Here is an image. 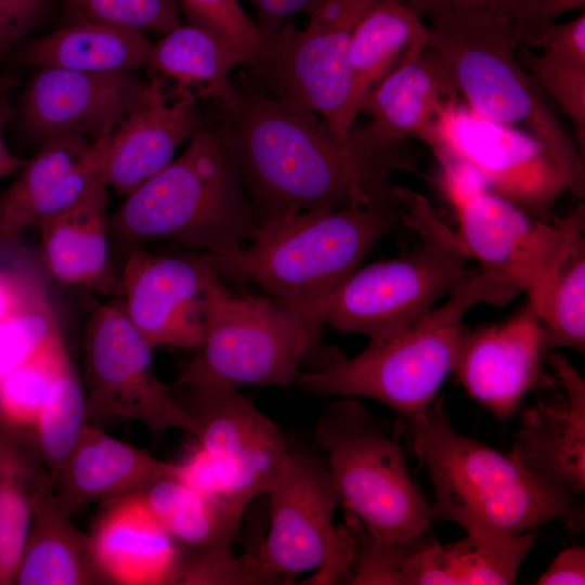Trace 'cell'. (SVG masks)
I'll return each instance as SVG.
<instances>
[{"mask_svg": "<svg viewBox=\"0 0 585 585\" xmlns=\"http://www.w3.org/2000/svg\"><path fill=\"white\" fill-rule=\"evenodd\" d=\"M219 110L236 144L240 174L259 226L315 209L399 210L391 174L413 169L404 142L367 126L341 138L315 113L238 81Z\"/></svg>", "mask_w": 585, "mask_h": 585, "instance_id": "cell-1", "label": "cell"}, {"mask_svg": "<svg viewBox=\"0 0 585 585\" xmlns=\"http://www.w3.org/2000/svg\"><path fill=\"white\" fill-rule=\"evenodd\" d=\"M108 226L110 242L128 252L169 240L208 255L219 272L231 264L259 222L224 115L203 117L184 153L127 195Z\"/></svg>", "mask_w": 585, "mask_h": 585, "instance_id": "cell-2", "label": "cell"}, {"mask_svg": "<svg viewBox=\"0 0 585 585\" xmlns=\"http://www.w3.org/2000/svg\"><path fill=\"white\" fill-rule=\"evenodd\" d=\"M407 420L433 486V520L453 521L468 535L491 540L533 532L554 520L582 530L585 514L578 494L458 433L439 404Z\"/></svg>", "mask_w": 585, "mask_h": 585, "instance_id": "cell-3", "label": "cell"}, {"mask_svg": "<svg viewBox=\"0 0 585 585\" xmlns=\"http://www.w3.org/2000/svg\"><path fill=\"white\" fill-rule=\"evenodd\" d=\"M520 291L484 272H474L402 332L352 359L344 356L321 369L301 372L295 382L317 396L369 398L406 419L424 413L451 372L464 316L479 303L505 306Z\"/></svg>", "mask_w": 585, "mask_h": 585, "instance_id": "cell-4", "label": "cell"}, {"mask_svg": "<svg viewBox=\"0 0 585 585\" xmlns=\"http://www.w3.org/2000/svg\"><path fill=\"white\" fill-rule=\"evenodd\" d=\"M399 210L315 209L261 224L248 248L220 273L251 280L297 309L322 334L332 294L396 224Z\"/></svg>", "mask_w": 585, "mask_h": 585, "instance_id": "cell-5", "label": "cell"}, {"mask_svg": "<svg viewBox=\"0 0 585 585\" xmlns=\"http://www.w3.org/2000/svg\"><path fill=\"white\" fill-rule=\"evenodd\" d=\"M427 27L428 46L451 69L468 107L536 139L557 162L568 191L583 197L581 152L520 64L509 17L491 11L450 13L432 18Z\"/></svg>", "mask_w": 585, "mask_h": 585, "instance_id": "cell-6", "label": "cell"}, {"mask_svg": "<svg viewBox=\"0 0 585 585\" xmlns=\"http://www.w3.org/2000/svg\"><path fill=\"white\" fill-rule=\"evenodd\" d=\"M315 435L341 504L379 546L408 544L428 536L431 504L410 472L394 437L353 398L330 402Z\"/></svg>", "mask_w": 585, "mask_h": 585, "instance_id": "cell-7", "label": "cell"}, {"mask_svg": "<svg viewBox=\"0 0 585 585\" xmlns=\"http://www.w3.org/2000/svg\"><path fill=\"white\" fill-rule=\"evenodd\" d=\"M401 203L404 220L424 233V247L354 271L326 301L323 325L384 340L411 326L474 273L466 269L457 236L445 231L424 196L405 190Z\"/></svg>", "mask_w": 585, "mask_h": 585, "instance_id": "cell-8", "label": "cell"}, {"mask_svg": "<svg viewBox=\"0 0 585 585\" xmlns=\"http://www.w3.org/2000/svg\"><path fill=\"white\" fill-rule=\"evenodd\" d=\"M204 339L199 353L174 382L216 378L234 387H285L318 347L321 334L288 302L273 296H236L208 276L204 298Z\"/></svg>", "mask_w": 585, "mask_h": 585, "instance_id": "cell-9", "label": "cell"}, {"mask_svg": "<svg viewBox=\"0 0 585 585\" xmlns=\"http://www.w3.org/2000/svg\"><path fill=\"white\" fill-rule=\"evenodd\" d=\"M381 0H324L304 28L291 22L243 67L239 80L273 98L300 105L349 138L353 104L349 49L356 25Z\"/></svg>", "mask_w": 585, "mask_h": 585, "instance_id": "cell-10", "label": "cell"}, {"mask_svg": "<svg viewBox=\"0 0 585 585\" xmlns=\"http://www.w3.org/2000/svg\"><path fill=\"white\" fill-rule=\"evenodd\" d=\"M266 494L270 528L257 558L284 580L312 571L311 584L350 580L358 537L334 524L340 504L326 461L290 451Z\"/></svg>", "mask_w": 585, "mask_h": 585, "instance_id": "cell-11", "label": "cell"}, {"mask_svg": "<svg viewBox=\"0 0 585 585\" xmlns=\"http://www.w3.org/2000/svg\"><path fill=\"white\" fill-rule=\"evenodd\" d=\"M82 348L88 424L136 420L156 437L173 428L195 435L193 418L156 376L154 347L128 318L121 300L94 310Z\"/></svg>", "mask_w": 585, "mask_h": 585, "instance_id": "cell-12", "label": "cell"}, {"mask_svg": "<svg viewBox=\"0 0 585 585\" xmlns=\"http://www.w3.org/2000/svg\"><path fill=\"white\" fill-rule=\"evenodd\" d=\"M457 239L481 271L525 291L535 310L569 257L584 244V205L554 223L486 190L456 208Z\"/></svg>", "mask_w": 585, "mask_h": 585, "instance_id": "cell-13", "label": "cell"}, {"mask_svg": "<svg viewBox=\"0 0 585 585\" xmlns=\"http://www.w3.org/2000/svg\"><path fill=\"white\" fill-rule=\"evenodd\" d=\"M183 389L182 406L196 425L195 437L217 474L221 495L244 509L266 494L290 450L277 425L236 388L216 378H196Z\"/></svg>", "mask_w": 585, "mask_h": 585, "instance_id": "cell-14", "label": "cell"}, {"mask_svg": "<svg viewBox=\"0 0 585 585\" xmlns=\"http://www.w3.org/2000/svg\"><path fill=\"white\" fill-rule=\"evenodd\" d=\"M432 152L438 159L454 156L469 161L490 191L545 222L568 190L557 162L536 139L460 104L445 114Z\"/></svg>", "mask_w": 585, "mask_h": 585, "instance_id": "cell-15", "label": "cell"}, {"mask_svg": "<svg viewBox=\"0 0 585 585\" xmlns=\"http://www.w3.org/2000/svg\"><path fill=\"white\" fill-rule=\"evenodd\" d=\"M536 533L507 538L468 535L451 544L431 537L398 545L362 543L356 551L351 584L388 585H507L515 584Z\"/></svg>", "mask_w": 585, "mask_h": 585, "instance_id": "cell-16", "label": "cell"}, {"mask_svg": "<svg viewBox=\"0 0 585 585\" xmlns=\"http://www.w3.org/2000/svg\"><path fill=\"white\" fill-rule=\"evenodd\" d=\"M217 265L208 255L128 252L121 274L128 318L153 346L199 349L204 339L203 298Z\"/></svg>", "mask_w": 585, "mask_h": 585, "instance_id": "cell-17", "label": "cell"}, {"mask_svg": "<svg viewBox=\"0 0 585 585\" xmlns=\"http://www.w3.org/2000/svg\"><path fill=\"white\" fill-rule=\"evenodd\" d=\"M545 352L541 317L529 301L503 324L464 329L453 372L472 399L506 419L538 384Z\"/></svg>", "mask_w": 585, "mask_h": 585, "instance_id": "cell-18", "label": "cell"}, {"mask_svg": "<svg viewBox=\"0 0 585 585\" xmlns=\"http://www.w3.org/2000/svg\"><path fill=\"white\" fill-rule=\"evenodd\" d=\"M140 84L132 72L38 68L21 96L20 117L44 142L64 134L95 141L113 132Z\"/></svg>", "mask_w": 585, "mask_h": 585, "instance_id": "cell-19", "label": "cell"}, {"mask_svg": "<svg viewBox=\"0 0 585 585\" xmlns=\"http://www.w3.org/2000/svg\"><path fill=\"white\" fill-rule=\"evenodd\" d=\"M197 103L172 98L158 77L141 81L108 136L104 167L108 187L127 196L165 169L202 122Z\"/></svg>", "mask_w": 585, "mask_h": 585, "instance_id": "cell-20", "label": "cell"}, {"mask_svg": "<svg viewBox=\"0 0 585 585\" xmlns=\"http://www.w3.org/2000/svg\"><path fill=\"white\" fill-rule=\"evenodd\" d=\"M548 361L563 398L540 401L522 413L510 456L535 477L575 494L585 489V382L560 353Z\"/></svg>", "mask_w": 585, "mask_h": 585, "instance_id": "cell-21", "label": "cell"}, {"mask_svg": "<svg viewBox=\"0 0 585 585\" xmlns=\"http://www.w3.org/2000/svg\"><path fill=\"white\" fill-rule=\"evenodd\" d=\"M459 94L451 69L428 46L389 72L364 98L360 112L372 117L366 126L377 138L390 142L416 139L432 151L441 122L459 104Z\"/></svg>", "mask_w": 585, "mask_h": 585, "instance_id": "cell-22", "label": "cell"}, {"mask_svg": "<svg viewBox=\"0 0 585 585\" xmlns=\"http://www.w3.org/2000/svg\"><path fill=\"white\" fill-rule=\"evenodd\" d=\"M177 469V464L87 424L72 453L52 474L51 502L72 516L92 502L142 492L160 479L176 477Z\"/></svg>", "mask_w": 585, "mask_h": 585, "instance_id": "cell-23", "label": "cell"}, {"mask_svg": "<svg viewBox=\"0 0 585 585\" xmlns=\"http://www.w3.org/2000/svg\"><path fill=\"white\" fill-rule=\"evenodd\" d=\"M91 538L108 584H173L183 559L179 544L153 516L141 492L113 498Z\"/></svg>", "mask_w": 585, "mask_h": 585, "instance_id": "cell-24", "label": "cell"}, {"mask_svg": "<svg viewBox=\"0 0 585 585\" xmlns=\"http://www.w3.org/2000/svg\"><path fill=\"white\" fill-rule=\"evenodd\" d=\"M249 61L245 51L188 23L153 43L146 67L150 76L164 81L172 98L211 99L225 108L236 98L231 74Z\"/></svg>", "mask_w": 585, "mask_h": 585, "instance_id": "cell-25", "label": "cell"}, {"mask_svg": "<svg viewBox=\"0 0 585 585\" xmlns=\"http://www.w3.org/2000/svg\"><path fill=\"white\" fill-rule=\"evenodd\" d=\"M105 172L75 205L39 227L50 274L74 286H100L109 277L110 237Z\"/></svg>", "mask_w": 585, "mask_h": 585, "instance_id": "cell-26", "label": "cell"}, {"mask_svg": "<svg viewBox=\"0 0 585 585\" xmlns=\"http://www.w3.org/2000/svg\"><path fill=\"white\" fill-rule=\"evenodd\" d=\"M153 43L146 34L95 22H70L27 42L23 65L109 74L146 67Z\"/></svg>", "mask_w": 585, "mask_h": 585, "instance_id": "cell-27", "label": "cell"}, {"mask_svg": "<svg viewBox=\"0 0 585 585\" xmlns=\"http://www.w3.org/2000/svg\"><path fill=\"white\" fill-rule=\"evenodd\" d=\"M52 477L24 431L0 421V584H14L37 508L52 494Z\"/></svg>", "mask_w": 585, "mask_h": 585, "instance_id": "cell-28", "label": "cell"}, {"mask_svg": "<svg viewBox=\"0 0 585 585\" xmlns=\"http://www.w3.org/2000/svg\"><path fill=\"white\" fill-rule=\"evenodd\" d=\"M428 27L406 0H381L361 18L349 49L353 104L358 114L368 92L400 63L428 47Z\"/></svg>", "mask_w": 585, "mask_h": 585, "instance_id": "cell-29", "label": "cell"}, {"mask_svg": "<svg viewBox=\"0 0 585 585\" xmlns=\"http://www.w3.org/2000/svg\"><path fill=\"white\" fill-rule=\"evenodd\" d=\"M51 495L35 511L14 584H107L95 560L91 535L61 512Z\"/></svg>", "mask_w": 585, "mask_h": 585, "instance_id": "cell-30", "label": "cell"}, {"mask_svg": "<svg viewBox=\"0 0 585 585\" xmlns=\"http://www.w3.org/2000/svg\"><path fill=\"white\" fill-rule=\"evenodd\" d=\"M141 494L170 536L193 551L230 547L245 511L176 477L160 479Z\"/></svg>", "mask_w": 585, "mask_h": 585, "instance_id": "cell-31", "label": "cell"}, {"mask_svg": "<svg viewBox=\"0 0 585 585\" xmlns=\"http://www.w3.org/2000/svg\"><path fill=\"white\" fill-rule=\"evenodd\" d=\"M93 141L77 134L47 140L39 152L24 161L16 179L0 193V249L12 247L34 229V214L51 186L90 150Z\"/></svg>", "mask_w": 585, "mask_h": 585, "instance_id": "cell-32", "label": "cell"}, {"mask_svg": "<svg viewBox=\"0 0 585 585\" xmlns=\"http://www.w3.org/2000/svg\"><path fill=\"white\" fill-rule=\"evenodd\" d=\"M87 424L84 387L68 356L52 384L35 425L24 431L51 477L72 453Z\"/></svg>", "mask_w": 585, "mask_h": 585, "instance_id": "cell-33", "label": "cell"}, {"mask_svg": "<svg viewBox=\"0 0 585 585\" xmlns=\"http://www.w3.org/2000/svg\"><path fill=\"white\" fill-rule=\"evenodd\" d=\"M68 356L60 336L3 376L0 379V421L21 431L32 428Z\"/></svg>", "mask_w": 585, "mask_h": 585, "instance_id": "cell-34", "label": "cell"}, {"mask_svg": "<svg viewBox=\"0 0 585 585\" xmlns=\"http://www.w3.org/2000/svg\"><path fill=\"white\" fill-rule=\"evenodd\" d=\"M545 351L585 348V256L582 244L566 261L536 309Z\"/></svg>", "mask_w": 585, "mask_h": 585, "instance_id": "cell-35", "label": "cell"}, {"mask_svg": "<svg viewBox=\"0 0 585 585\" xmlns=\"http://www.w3.org/2000/svg\"><path fill=\"white\" fill-rule=\"evenodd\" d=\"M64 23L95 22L165 35L181 25L176 0H61Z\"/></svg>", "mask_w": 585, "mask_h": 585, "instance_id": "cell-36", "label": "cell"}, {"mask_svg": "<svg viewBox=\"0 0 585 585\" xmlns=\"http://www.w3.org/2000/svg\"><path fill=\"white\" fill-rule=\"evenodd\" d=\"M60 336L56 315L42 288L0 321V379Z\"/></svg>", "mask_w": 585, "mask_h": 585, "instance_id": "cell-37", "label": "cell"}, {"mask_svg": "<svg viewBox=\"0 0 585 585\" xmlns=\"http://www.w3.org/2000/svg\"><path fill=\"white\" fill-rule=\"evenodd\" d=\"M285 581L268 569L256 555L234 556L230 547L193 551L183 558L173 584L261 585Z\"/></svg>", "mask_w": 585, "mask_h": 585, "instance_id": "cell-38", "label": "cell"}, {"mask_svg": "<svg viewBox=\"0 0 585 585\" xmlns=\"http://www.w3.org/2000/svg\"><path fill=\"white\" fill-rule=\"evenodd\" d=\"M520 64L542 91L547 92L573 122L580 152L585 146V65H574L535 54L521 44L517 48Z\"/></svg>", "mask_w": 585, "mask_h": 585, "instance_id": "cell-39", "label": "cell"}, {"mask_svg": "<svg viewBox=\"0 0 585 585\" xmlns=\"http://www.w3.org/2000/svg\"><path fill=\"white\" fill-rule=\"evenodd\" d=\"M190 24L205 28L245 51L250 60L263 46L262 36L239 0H176Z\"/></svg>", "mask_w": 585, "mask_h": 585, "instance_id": "cell-40", "label": "cell"}, {"mask_svg": "<svg viewBox=\"0 0 585 585\" xmlns=\"http://www.w3.org/2000/svg\"><path fill=\"white\" fill-rule=\"evenodd\" d=\"M523 43L540 47L548 58L585 65V13L566 23L547 24Z\"/></svg>", "mask_w": 585, "mask_h": 585, "instance_id": "cell-41", "label": "cell"}, {"mask_svg": "<svg viewBox=\"0 0 585 585\" xmlns=\"http://www.w3.org/2000/svg\"><path fill=\"white\" fill-rule=\"evenodd\" d=\"M584 6L585 0H504L503 14L509 17L520 46L562 14Z\"/></svg>", "mask_w": 585, "mask_h": 585, "instance_id": "cell-42", "label": "cell"}, {"mask_svg": "<svg viewBox=\"0 0 585 585\" xmlns=\"http://www.w3.org/2000/svg\"><path fill=\"white\" fill-rule=\"evenodd\" d=\"M46 0H0V60L38 24Z\"/></svg>", "mask_w": 585, "mask_h": 585, "instance_id": "cell-43", "label": "cell"}, {"mask_svg": "<svg viewBox=\"0 0 585 585\" xmlns=\"http://www.w3.org/2000/svg\"><path fill=\"white\" fill-rule=\"evenodd\" d=\"M263 44L270 41L290 20L301 13L310 15L324 0H248Z\"/></svg>", "mask_w": 585, "mask_h": 585, "instance_id": "cell-44", "label": "cell"}, {"mask_svg": "<svg viewBox=\"0 0 585 585\" xmlns=\"http://www.w3.org/2000/svg\"><path fill=\"white\" fill-rule=\"evenodd\" d=\"M446 192L457 208L470 197L490 190L478 169L469 161L454 156L439 158Z\"/></svg>", "mask_w": 585, "mask_h": 585, "instance_id": "cell-45", "label": "cell"}, {"mask_svg": "<svg viewBox=\"0 0 585 585\" xmlns=\"http://www.w3.org/2000/svg\"><path fill=\"white\" fill-rule=\"evenodd\" d=\"M42 288L24 272L0 269V321L25 306Z\"/></svg>", "mask_w": 585, "mask_h": 585, "instance_id": "cell-46", "label": "cell"}, {"mask_svg": "<svg viewBox=\"0 0 585 585\" xmlns=\"http://www.w3.org/2000/svg\"><path fill=\"white\" fill-rule=\"evenodd\" d=\"M585 583V549L570 546L562 550L538 577V585H566Z\"/></svg>", "mask_w": 585, "mask_h": 585, "instance_id": "cell-47", "label": "cell"}, {"mask_svg": "<svg viewBox=\"0 0 585 585\" xmlns=\"http://www.w3.org/2000/svg\"><path fill=\"white\" fill-rule=\"evenodd\" d=\"M420 16L430 20L450 13L497 12L503 14L504 0H407Z\"/></svg>", "mask_w": 585, "mask_h": 585, "instance_id": "cell-48", "label": "cell"}, {"mask_svg": "<svg viewBox=\"0 0 585 585\" xmlns=\"http://www.w3.org/2000/svg\"><path fill=\"white\" fill-rule=\"evenodd\" d=\"M11 118V110L5 104H0V179L16 174L24 160L15 156L6 146L3 132Z\"/></svg>", "mask_w": 585, "mask_h": 585, "instance_id": "cell-49", "label": "cell"}, {"mask_svg": "<svg viewBox=\"0 0 585 585\" xmlns=\"http://www.w3.org/2000/svg\"><path fill=\"white\" fill-rule=\"evenodd\" d=\"M18 79L12 75H0V100L17 86Z\"/></svg>", "mask_w": 585, "mask_h": 585, "instance_id": "cell-50", "label": "cell"}]
</instances>
